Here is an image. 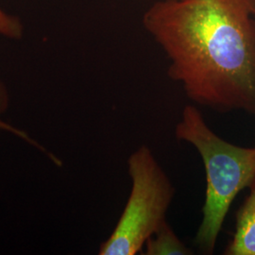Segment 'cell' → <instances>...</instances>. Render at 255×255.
Wrapping results in <instances>:
<instances>
[{"label": "cell", "mask_w": 255, "mask_h": 255, "mask_svg": "<svg viewBox=\"0 0 255 255\" xmlns=\"http://www.w3.org/2000/svg\"><path fill=\"white\" fill-rule=\"evenodd\" d=\"M254 14L255 0H159L143 25L190 100L255 116Z\"/></svg>", "instance_id": "obj_1"}, {"label": "cell", "mask_w": 255, "mask_h": 255, "mask_svg": "<svg viewBox=\"0 0 255 255\" xmlns=\"http://www.w3.org/2000/svg\"><path fill=\"white\" fill-rule=\"evenodd\" d=\"M175 135L195 146L204 164L206 193L196 244L203 254L212 255L233 201L243 189L255 184V146L243 147L225 141L192 105L182 111Z\"/></svg>", "instance_id": "obj_2"}, {"label": "cell", "mask_w": 255, "mask_h": 255, "mask_svg": "<svg viewBox=\"0 0 255 255\" xmlns=\"http://www.w3.org/2000/svg\"><path fill=\"white\" fill-rule=\"evenodd\" d=\"M132 187L127 204L100 255H134L160 228L173 199L175 188L146 146H140L128 160Z\"/></svg>", "instance_id": "obj_3"}, {"label": "cell", "mask_w": 255, "mask_h": 255, "mask_svg": "<svg viewBox=\"0 0 255 255\" xmlns=\"http://www.w3.org/2000/svg\"><path fill=\"white\" fill-rule=\"evenodd\" d=\"M237 215L236 232L224 255H255V184Z\"/></svg>", "instance_id": "obj_4"}, {"label": "cell", "mask_w": 255, "mask_h": 255, "mask_svg": "<svg viewBox=\"0 0 255 255\" xmlns=\"http://www.w3.org/2000/svg\"><path fill=\"white\" fill-rule=\"evenodd\" d=\"M146 255H189L191 250L185 246L165 221L146 241Z\"/></svg>", "instance_id": "obj_5"}, {"label": "cell", "mask_w": 255, "mask_h": 255, "mask_svg": "<svg viewBox=\"0 0 255 255\" xmlns=\"http://www.w3.org/2000/svg\"><path fill=\"white\" fill-rule=\"evenodd\" d=\"M9 105H10V96H9V89L5 82L0 77V132L9 133L27 142V144H29V146L36 147L38 150L46 154L50 160H52V162L56 165H59V166L62 165V162L60 159H58L54 154L48 152L45 146L39 144L35 139H33L25 130L9 124L8 121L3 119L4 115L9 111Z\"/></svg>", "instance_id": "obj_6"}, {"label": "cell", "mask_w": 255, "mask_h": 255, "mask_svg": "<svg viewBox=\"0 0 255 255\" xmlns=\"http://www.w3.org/2000/svg\"><path fill=\"white\" fill-rule=\"evenodd\" d=\"M0 35L11 40H20L24 35V26L20 19L0 8Z\"/></svg>", "instance_id": "obj_7"}]
</instances>
